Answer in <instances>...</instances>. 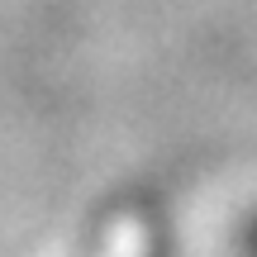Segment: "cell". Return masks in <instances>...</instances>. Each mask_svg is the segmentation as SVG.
I'll return each mask as SVG.
<instances>
[{"mask_svg":"<svg viewBox=\"0 0 257 257\" xmlns=\"http://www.w3.org/2000/svg\"><path fill=\"white\" fill-rule=\"evenodd\" d=\"M248 248H252V257H257V224L248 229Z\"/></svg>","mask_w":257,"mask_h":257,"instance_id":"obj_1","label":"cell"}]
</instances>
